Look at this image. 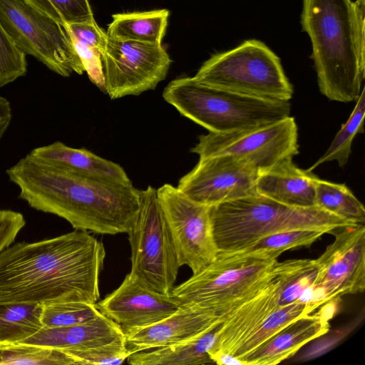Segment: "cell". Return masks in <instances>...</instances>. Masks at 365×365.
Here are the masks:
<instances>
[{"label": "cell", "mask_w": 365, "mask_h": 365, "mask_svg": "<svg viewBox=\"0 0 365 365\" xmlns=\"http://www.w3.org/2000/svg\"><path fill=\"white\" fill-rule=\"evenodd\" d=\"M73 40L102 53L108 36L96 21L74 23L65 26Z\"/></svg>", "instance_id": "obj_34"}, {"label": "cell", "mask_w": 365, "mask_h": 365, "mask_svg": "<svg viewBox=\"0 0 365 365\" xmlns=\"http://www.w3.org/2000/svg\"><path fill=\"white\" fill-rule=\"evenodd\" d=\"M26 56L0 19V88L25 76L27 72Z\"/></svg>", "instance_id": "obj_31"}, {"label": "cell", "mask_w": 365, "mask_h": 365, "mask_svg": "<svg viewBox=\"0 0 365 365\" xmlns=\"http://www.w3.org/2000/svg\"><path fill=\"white\" fill-rule=\"evenodd\" d=\"M67 353L73 356L79 365H119L131 354L126 346L125 340L86 351Z\"/></svg>", "instance_id": "obj_33"}, {"label": "cell", "mask_w": 365, "mask_h": 365, "mask_svg": "<svg viewBox=\"0 0 365 365\" xmlns=\"http://www.w3.org/2000/svg\"><path fill=\"white\" fill-rule=\"evenodd\" d=\"M324 232L315 229H293L277 232L254 242L247 250H279L282 252L292 248L309 246Z\"/></svg>", "instance_id": "obj_32"}, {"label": "cell", "mask_w": 365, "mask_h": 365, "mask_svg": "<svg viewBox=\"0 0 365 365\" xmlns=\"http://www.w3.org/2000/svg\"><path fill=\"white\" fill-rule=\"evenodd\" d=\"M96 306L125 334L165 319L180 304L171 294L151 290L128 273L120 285Z\"/></svg>", "instance_id": "obj_16"}, {"label": "cell", "mask_w": 365, "mask_h": 365, "mask_svg": "<svg viewBox=\"0 0 365 365\" xmlns=\"http://www.w3.org/2000/svg\"><path fill=\"white\" fill-rule=\"evenodd\" d=\"M221 323L202 335L183 343L137 351L127 359L131 365H205L214 364L208 351Z\"/></svg>", "instance_id": "obj_22"}, {"label": "cell", "mask_w": 365, "mask_h": 365, "mask_svg": "<svg viewBox=\"0 0 365 365\" xmlns=\"http://www.w3.org/2000/svg\"><path fill=\"white\" fill-rule=\"evenodd\" d=\"M0 355L1 365H79L66 351L36 345L5 344Z\"/></svg>", "instance_id": "obj_28"}, {"label": "cell", "mask_w": 365, "mask_h": 365, "mask_svg": "<svg viewBox=\"0 0 365 365\" xmlns=\"http://www.w3.org/2000/svg\"><path fill=\"white\" fill-rule=\"evenodd\" d=\"M1 355H0V365H1Z\"/></svg>", "instance_id": "obj_40"}, {"label": "cell", "mask_w": 365, "mask_h": 365, "mask_svg": "<svg viewBox=\"0 0 365 365\" xmlns=\"http://www.w3.org/2000/svg\"><path fill=\"white\" fill-rule=\"evenodd\" d=\"M0 19L19 49L51 71L63 77L85 72L65 26L22 0H0Z\"/></svg>", "instance_id": "obj_9"}, {"label": "cell", "mask_w": 365, "mask_h": 365, "mask_svg": "<svg viewBox=\"0 0 365 365\" xmlns=\"http://www.w3.org/2000/svg\"><path fill=\"white\" fill-rule=\"evenodd\" d=\"M180 266L196 274L215 260L218 253L210 219V207L197 203L177 187L164 184L157 189Z\"/></svg>", "instance_id": "obj_12"}, {"label": "cell", "mask_w": 365, "mask_h": 365, "mask_svg": "<svg viewBox=\"0 0 365 365\" xmlns=\"http://www.w3.org/2000/svg\"><path fill=\"white\" fill-rule=\"evenodd\" d=\"M191 152L200 158L230 155L247 160L259 171L265 170L284 158H293L299 153L297 125L289 115L229 133L209 132L199 137Z\"/></svg>", "instance_id": "obj_10"}, {"label": "cell", "mask_w": 365, "mask_h": 365, "mask_svg": "<svg viewBox=\"0 0 365 365\" xmlns=\"http://www.w3.org/2000/svg\"><path fill=\"white\" fill-rule=\"evenodd\" d=\"M6 173L31 207L57 215L77 230L128 233L139 212L140 190L130 179L75 171L28 155Z\"/></svg>", "instance_id": "obj_2"}, {"label": "cell", "mask_w": 365, "mask_h": 365, "mask_svg": "<svg viewBox=\"0 0 365 365\" xmlns=\"http://www.w3.org/2000/svg\"><path fill=\"white\" fill-rule=\"evenodd\" d=\"M169 16L166 9L113 14L106 34L116 40L162 44Z\"/></svg>", "instance_id": "obj_23"}, {"label": "cell", "mask_w": 365, "mask_h": 365, "mask_svg": "<svg viewBox=\"0 0 365 365\" xmlns=\"http://www.w3.org/2000/svg\"><path fill=\"white\" fill-rule=\"evenodd\" d=\"M302 3L320 92L330 101H356L365 77V0Z\"/></svg>", "instance_id": "obj_3"}, {"label": "cell", "mask_w": 365, "mask_h": 365, "mask_svg": "<svg viewBox=\"0 0 365 365\" xmlns=\"http://www.w3.org/2000/svg\"><path fill=\"white\" fill-rule=\"evenodd\" d=\"M125 340L122 329L102 313L75 325L42 328L17 344L41 346L65 351H81Z\"/></svg>", "instance_id": "obj_19"}, {"label": "cell", "mask_w": 365, "mask_h": 365, "mask_svg": "<svg viewBox=\"0 0 365 365\" xmlns=\"http://www.w3.org/2000/svg\"><path fill=\"white\" fill-rule=\"evenodd\" d=\"M339 298H335L312 314L298 318L242 357L243 365H274L293 356L308 342L327 334L335 315Z\"/></svg>", "instance_id": "obj_17"}, {"label": "cell", "mask_w": 365, "mask_h": 365, "mask_svg": "<svg viewBox=\"0 0 365 365\" xmlns=\"http://www.w3.org/2000/svg\"><path fill=\"white\" fill-rule=\"evenodd\" d=\"M259 170L247 160L230 155L200 158L182 177L177 187L190 200L209 207L257 195Z\"/></svg>", "instance_id": "obj_13"}, {"label": "cell", "mask_w": 365, "mask_h": 365, "mask_svg": "<svg viewBox=\"0 0 365 365\" xmlns=\"http://www.w3.org/2000/svg\"><path fill=\"white\" fill-rule=\"evenodd\" d=\"M210 219L218 252L243 250L284 230L307 228L327 233L358 225L318 206H287L258 194L210 207Z\"/></svg>", "instance_id": "obj_4"}, {"label": "cell", "mask_w": 365, "mask_h": 365, "mask_svg": "<svg viewBox=\"0 0 365 365\" xmlns=\"http://www.w3.org/2000/svg\"><path fill=\"white\" fill-rule=\"evenodd\" d=\"M72 41L89 79L98 88L104 91L101 53L75 40L72 39Z\"/></svg>", "instance_id": "obj_35"}, {"label": "cell", "mask_w": 365, "mask_h": 365, "mask_svg": "<svg viewBox=\"0 0 365 365\" xmlns=\"http://www.w3.org/2000/svg\"><path fill=\"white\" fill-rule=\"evenodd\" d=\"M101 312L96 304L83 302H59L42 304L43 328L62 327L88 322Z\"/></svg>", "instance_id": "obj_29"}, {"label": "cell", "mask_w": 365, "mask_h": 365, "mask_svg": "<svg viewBox=\"0 0 365 365\" xmlns=\"http://www.w3.org/2000/svg\"><path fill=\"white\" fill-rule=\"evenodd\" d=\"M101 61L104 92L111 99L153 90L165 78L172 62L162 44L108 37Z\"/></svg>", "instance_id": "obj_11"}, {"label": "cell", "mask_w": 365, "mask_h": 365, "mask_svg": "<svg viewBox=\"0 0 365 365\" xmlns=\"http://www.w3.org/2000/svg\"><path fill=\"white\" fill-rule=\"evenodd\" d=\"M279 250L218 252L210 264L174 287L172 296L180 305L206 312L222 322L268 281Z\"/></svg>", "instance_id": "obj_5"}, {"label": "cell", "mask_w": 365, "mask_h": 365, "mask_svg": "<svg viewBox=\"0 0 365 365\" xmlns=\"http://www.w3.org/2000/svg\"><path fill=\"white\" fill-rule=\"evenodd\" d=\"M27 155L41 163L75 171L130 179L120 165L86 149L73 148L61 141L36 148Z\"/></svg>", "instance_id": "obj_21"}, {"label": "cell", "mask_w": 365, "mask_h": 365, "mask_svg": "<svg viewBox=\"0 0 365 365\" xmlns=\"http://www.w3.org/2000/svg\"><path fill=\"white\" fill-rule=\"evenodd\" d=\"M317 265V287L329 299L365 289V226H348L338 230L334 240L319 257Z\"/></svg>", "instance_id": "obj_14"}, {"label": "cell", "mask_w": 365, "mask_h": 365, "mask_svg": "<svg viewBox=\"0 0 365 365\" xmlns=\"http://www.w3.org/2000/svg\"><path fill=\"white\" fill-rule=\"evenodd\" d=\"M12 119L11 106L9 101L0 96V140L7 130Z\"/></svg>", "instance_id": "obj_37"}, {"label": "cell", "mask_w": 365, "mask_h": 365, "mask_svg": "<svg viewBox=\"0 0 365 365\" xmlns=\"http://www.w3.org/2000/svg\"><path fill=\"white\" fill-rule=\"evenodd\" d=\"M316 205L354 224H364L365 208L345 185L316 178Z\"/></svg>", "instance_id": "obj_25"}, {"label": "cell", "mask_w": 365, "mask_h": 365, "mask_svg": "<svg viewBox=\"0 0 365 365\" xmlns=\"http://www.w3.org/2000/svg\"><path fill=\"white\" fill-rule=\"evenodd\" d=\"M164 100L210 133H223L271 123L290 115L289 101H267L207 86L193 77L171 81Z\"/></svg>", "instance_id": "obj_6"}, {"label": "cell", "mask_w": 365, "mask_h": 365, "mask_svg": "<svg viewBox=\"0 0 365 365\" xmlns=\"http://www.w3.org/2000/svg\"><path fill=\"white\" fill-rule=\"evenodd\" d=\"M127 234L130 274L151 290L171 294L180 266L155 188L140 190L139 212Z\"/></svg>", "instance_id": "obj_8"}, {"label": "cell", "mask_w": 365, "mask_h": 365, "mask_svg": "<svg viewBox=\"0 0 365 365\" xmlns=\"http://www.w3.org/2000/svg\"><path fill=\"white\" fill-rule=\"evenodd\" d=\"M194 78L207 86L262 100L289 101L294 92L279 58L255 39L212 55Z\"/></svg>", "instance_id": "obj_7"}, {"label": "cell", "mask_w": 365, "mask_h": 365, "mask_svg": "<svg viewBox=\"0 0 365 365\" xmlns=\"http://www.w3.org/2000/svg\"><path fill=\"white\" fill-rule=\"evenodd\" d=\"M27 5L59 24L95 21L88 0H22Z\"/></svg>", "instance_id": "obj_30"}, {"label": "cell", "mask_w": 365, "mask_h": 365, "mask_svg": "<svg viewBox=\"0 0 365 365\" xmlns=\"http://www.w3.org/2000/svg\"><path fill=\"white\" fill-rule=\"evenodd\" d=\"M42 304H0V341L17 344L42 328Z\"/></svg>", "instance_id": "obj_24"}, {"label": "cell", "mask_w": 365, "mask_h": 365, "mask_svg": "<svg viewBox=\"0 0 365 365\" xmlns=\"http://www.w3.org/2000/svg\"><path fill=\"white\" fill-rule=\"evenodd\" d=\"M292 262L293 259L277 261L267 283L225 317L208 351L210 357L219 352L234 356L245 340L272 314L282 308V294Z\"/></svg>", "instance_id": "obj_15"}, {"label": "cell", "mask_w": 365, "mask_h": 365, "mask_svg": "<svg viewBox=\"0 0 365 365\" xmlns=\"http://www.w3.org/2000/svg\"><path fill=\"white\" fill-rule=\"evenodd\" d=\"M222 321L197 308L180 305L165 319L125 334V344L131 354L172 346L202 335Z\"/></svg>", "instance_id": "obj_18"}, {"label": "cell", "mask_w": 365, "mask_h": 365, "mask_svg": "<svg viewBox=\"0 0 365 365\" xmlns=\"http://www.w3.org/2000/svg\"><path fill=\"white\" fill-rule=\"evenodd\" d=\"M292 157L259 171L255 184L258 195L295 207L317 206L315 180L312 172L298 168Z\"/></svg>", "instance_id": "obj_20"}, {"label": "cell", "mask_w": 365, "mask_h": 365, "mask_svg": "<svg viewBox=\"0 0 365 365\" xmlns=\"http://www.w3.org/2000/svg\"><path fill=\"white\" fill-rule=\"evenodd\" d=\"M364 114L365 94L363 88L347 121L341 125L325 153L307 170L312 172L329 161H336L339 167H344L349 160L355 136L364 133Z\"/></svg>", "instance_id": "obj_27"}, {"label": "cell", "mask_w": 365, "mask_h": 365, "mask_svg": "<svg viewBox=\"0 0 365 365\" xmlns=\"http://www.w3.org/2000/svg\"><path fill=\"white\" fill-rule=\"evenodd\" d=\"M106 255L83 230L11 244L0 253V304H96Z\"/></svg>", "instance_id": "obj_1"}, {"label": "cell", "mask_w": 365, "mask_h": 365, "mask_svg": "<svg viewBox=\"0 0 365 365\" xmlns=\"http://www.w3.org/2000/svg\"><path fill=\"white\" fill-rule=\"evenodd\" d=\"M5 344H4V343H2V342H1V341H0V349H1L4 347V346Z\"/></svg>", "instance_id": "obj_39"}, {"label": "cell", "mask_w": 365, "mask_h": 365, "mask_svg": "<svg viewBox=\"0 0 365 365\" xmlns=\"http://www.w3.org/2000/svg\"><path fill=\"white\" fill-rule=\"evenodd\" d=\"M210 358L214 364L219 365H243L240 359L227 353H216L211 355Z\"/></svg>", "instance_id": "obj_38"}, {"label": "cell", "mask_w": 365, "mask_h": 365, "mask_svg": "<svg viewBox=\"0 0 365 365\" xmlns=\"http://www.w3.org/2000/svg\"><path fill=\"white\" fill-rule=\"evenodd\" d=\"M25 225V218L21 212L0 210V253L14 243Z\"/></svg>", "instance_id": "obj_36"}, {"label": "cell", "mask_w": 365, "mask_h": 365, "mask_svg": "<svg viewBox=\"0 0 365 365\" xmlns=\"http://www.w3.org/2000/svg\"><path fill=\"white\" fill-rule=\"evenodd\" d=\"M318 308L308 303L295 302L278 309L245 340L234 356L241 359L284 327L298 318L313 313Z\"/></svg>", "instance_id": "obj_26"}]
</instances>
